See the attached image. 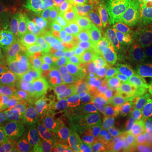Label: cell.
Here are the masks:
<instances>
[{"label":"cell","instance_id":"10","mask_svg":"<svg viewBox=\"0 0 152 152\" xmlns=\"http://www.w3.org/2000/svg\"><path fill=\"white\" fill-rule=\"evenodd\" d=\"M58 118L64 136L71 140L81 142V133L86 126L84 113L69 116L64 110H61L58 112Z\"/></svg>","mask_w":152,"mask_h":152},{"label":"cell","instance_id":"51","mask_svg":"<svg viewBox=\"0 0 152 152\" xmlns=\"http://www.w3.org/2000/svg\"><path fill=\"white\" fill-rule=\"evenodd\" d=\"M149 11H150V12L151 13V15H152V10H149Z\"/></svg>","mask_w":152,"mask_h":152},{"label":"cell","instance_id":"13","mask_svg":"<svg viewBox=\"0 0 152 152\" xmlns=\"http://www.w3.org/2000/svg\"><path fill=\"white\" fill-rule=\"evenodd\" d=\"M67 43L70 46L72 50H75L85 58L95 59L96 44L80 33H74L67 37Z\"/></svg>","mask_w":152,"mask_h":152},{"label":"cell","instance_id":"14","mask_svg":"<svg viewBox=\"0 0 152 152\" xmlns=\"http://www.w3.org/2000/svg\"><path fill=\"white\" fill-rule=\"evenodd\" d=\"M145 10H147L142 5L139 0L127 4L121 9L118 13H117L119 26L122 28L129 26Z\"/></svg>","mask_w":152,"mask_h":152},{"label":"cell","instance_id":"42","mask_svg":"<svg viewBox=\"0 0 152 152\" xmlns=\"http://www.w3.org/2000/svg\"><path fill=\"white\" fill-rule=\"evenodd\" d=\"M133 1L135 0H107L109 6V10L113 13H118L124 6Z\"/></svg>","mask_w":152,"mask_h":152},{"label":"cell","instance_id":"16","mask_svg":"<svg viewBox=\"0 0 152 152\" xmlns=\"http://www.w3.org/2000/svg\"><path fill=\"white\" fill-rule=\"evenodd\" d=\"M84 118L86 124L93 126L100 130L104 131L107 134L108 126L104 118L103 110L102 107L97 106H86Z\"/></svg>","mask_w":152,"mask_h":152},{"label":"cell","instance_id":"25","mask_svg":"<svg viewBox=\"0 0 152 152\" xmlns=\"http://www.w3.org/2000/svg\"><path fill=\"white\" fill-rule=\"evenodd\" d=\"M102 94L114 101H131L133 99L132 96L126 91L124 84L111 87Z\"/></svg>","mask_w":152,"mask_h":152},{"label":"cell","instance_id":"17","mask_svg":"<svg viewBox=\"0 0 152 152\" xmlns=\"http://www.w3.org/2000/svg\"><path fill=\"white\" fill-rule=\"evenodd\" d=\"M105 14L96 15L88 19L82 23L80 26L82 34L92 40L98 48L100 47V25Z\"/></svg>","mask_w":152,"mask_h":152},{"label":"cell","instance_id":"34","mask_svg":"<svg viewBox=\"0 0 152 152\" xmlns=\"http://www.w3.org/2000/svg\"><path fill=\"white\" fill-rule=\"evenodd\" d=\"M146 70L141 69H135L134 72L129 76L124 83L127 86H139L144 84Z\"/></svg>","mask_w":152,"mask_h":152},{"label":"cell","instance_id":"28","mask_svg":"<svg viewBox=\"0 0 152 152\" xmlns=\"http://www.w3.org/2000/svg\"><path fill=\"white\" fill-rule=\"evenodd\" d=\"M130 113L134 118H137L139 115L143 113L144 112H146V111H149L151 109V102L147 96L142 98V99L133 98L130 101Z\"/></svg>","mask_w":152,"mask_h":152},{"label":"cell","instance_id":"44","mask_svg":"<svg viewBox=\"0 0 152 152\" xmlns=\"http://www.w3.org/2000/svg\"><path fill=\"white\" fill-rule=\"evenodd\" d=\"M114 100L111 99V98L107 97L106 96H104L102 94H101V96H100V102H99V105H100V107H102V109H106L107 107H108L110 106V104L113 102Z\"/></svg>","mask_w":152,"mask_h":152},{"label":"cell","instance_id":"9","mask_svg":"<svg viewBox=\"0 0 152 152\" xmlns=\"http://www.w3.org/2000/svg\"><path fill=\"white\" fill-rule=\"evenodd\" d=\"M123 29L135 46L151 42L152 38L151 13L145 10L129 26Z\"/></svg>","mask_w":152,"mask_h":152},{"label":"cell","instance_id":"43","mask_svg":"<svg viewBox=\"0 0 152 152\" xmlns=\"http://www.w3.org/2000/svg\"><path fill=\"white\" fill-rule=\"evenodd\" d=\"M127 58L129 60L131 63L134 65V67L138 68V69H141L146 70V66L145 64L144 61H143L141 57L140 56V54L136 51L131 53L129 55H127Z\"/></svg>","mask_w":152,"mask_h":152},{"label":"cell","instance_id":"8","mask_svg":"<svg viewBox=\"0 0 152 152\" xmlns=\"http://www.w3.org/2000/svg\"><path fill=\"white\" fill-rule=\"evenodd\" d=\"M39 26H33L22 34L19 47V60L32 73L36 72Z\"/></svg>","mask_w":152,"mask_h":152},{"label":"cell","instance_id":"15","mask_svg":"<svg viewBox=\"0 0 152 152\" xmlns=\"http://www.w3.org/2000/svg\"><path fill=\"white\" fill-rule=\"evenodd\" d=\"M119 27V23L118 20L117 13L111 11L107 12L104 15L100 25V46L105 42L111 41L117 29Z\"/></svg>","mask_w":152,"mask_h":152},{"label":"cell","instance_id":"40","mask_svg":"<svg viewBox=\"0 0 152 152\" xmlns=\"http://www.w3.org/2000/svg\"><path fill=\"white\" fill-rule=\"evenodd\" d=\"M101 64L110 75H112L113 76L120 80L119 64L114 63V62H110V61H102V60Z\"/></svg>","mask_w":152,"mask_h":152},{"label":"cell","instance_id":"3","mask_svg":"<svg viewBox=\"0 0 152 152\" xmlns=\"http://www.w3.org/2000/svg\"><path fill=\"white\" fill-rule=\"evenodd\" d=\"M31 118L36 122L37 135L46 149L55 145L64 135L58 111L53 104L42 102L34 109Z\"/></svg>","mask_w":152,"mask_h":152},{"label":"cell","instance_id":"38","mask_svg":"<svg viewBox=\"0 0 152 152\" xmlns=\"http://www.w3.org/2000/svg\"><path fill=\"white\" fill-rule=\"evenodd\" d=\"M120 67V80L124 82L130 75L134 72V65L131 63L129 60L125 58L119 64Z\"/></svg>","mask_w":152,"mask_h":152},{"label":"cell","instance_id":"32","mask_svg":"<svg viewBox=\"0 0 152 152\" xmlns=\"http://www.w3.org/2000/svg\"><path fill=\"white\" fill-rule=\"evenodd\" d=\"M91 82L88 76L86 71H78L75 72V77L73 80V86L75 89L83 91Z\"/></svg>","mask_w":152,"mask_h":152},{"label":"cell","instance_id":"11","mask_svg":"<svg viewBox=\"0 0 152 152\" xmlns=\"http://www.w3.org/2000/svg\"><path fill=\"white\" fill-rule=\"evenodd\" d=\"M19 140L23 142L34 152H42L46 149L36 133V122L30 118L15 126Z\"/></svg>","mask_w":152,"mask_h":152},{"label":"cell","instance_id":"39","mask_svg":"<svg viewBox=\"0 0 152 152\" xmlns=\"http://www.w3.org/2000/svg\"><path fill=\"white\" fill-rule=\"evenodd\" d=\"M0 152H34L20 140H17L7 146L0 148Z\"/></svg>","mask_w":152,"mask_h":152},{"label":"cell","instance_id":"30","mask_svg":"<svg viewBox=\"0 0 152 152\" xmlns=\"http://www.w3.org/2000/svg\"><path fill=\"white\" fill-rule=\"evenodd\" d=\"M94 152H124V151L114 137L107 135Z\"/></svg>","mask_w":152,"mask_h":152},{"label":"cell","instance_id":"41","mask_svg":"<svg viewBox=\"0 0 152 152\" xmlns=\"http://www.w3.org/2000/svg\"><path fill=\"white\" fill-rule=\"evenodd\" d=\"M136 124L145 126L152 129V110H149L146 112H144L143 113L139 115L135 118Z\"/></svg>","mask_w":152,"mask_h":152},{"label":"cell","instance_id":"19","mask_svg":"<svg viewBox=\"0 0 152 152\" xmlns=\"http://www.w3.org/2000/svg\"><path fill=\"white\" fill-rule=\"evenodd\" d=\"M110 10L107 0H92L91 2L85 3L80 11V22L83 23L96 15L107 13Z\"/></svg>","mask_w":152,"mask_h":152},{"label":"cell","instance_id":"31","mask_svg":"<svg viewBox=\"0 0 152 152\" xmlns=\"http://www.w3.org/2000/svg\"><path fill=\"white\" fill-rule=\"evenodd\" d=\"M63 152H83L81 142L69 140L65 136H62L55 144Z\"/></svg>","mask_w":152,"mask_h":152},{"label":"cell","instance_id":"50","mask_svg":"<svg viewBox=\"0 0 152 152\" xmlns=\"http://www.w3.org/2000/svg\"><path fill=\"white\" fill-rule=\"evenodd\" d=\"M91 1H92V0H84L85 3H88V2H91Z\"/></svg>","mask_w":152,"mask_h":152},{"label":"cell","instance_id":"20","mask_svg":"<svg viewBox=\"0 0 152 152\" xmlns=\"http://www.w3.org/2000/svg\"><path fill=\"white\" fill-rule=\"evenodd\" d=\"M111 42L121 50L125 56L135 51V44L134 43L122 27H118L111 38Z\"/></svg>","mask_w":152,"mask_h":152},{"label":"cell","instance_id":"26","mask_svg":"<svg viewBox=\"0 0 152 152\" xmlns=\"http://www.w3.org/2000/svg\"><path fill=\"white\" fill-rule=\"evenodd\" d=\"M113 137H114L115 140L119 144L123 151H126L128 149H130L132 147L137 145V142H136L132 129L120 132Z\"/></svg>","mask_w":152,"mask_h":152},{"label":"cell","instance_id":"12","mask_svg":"<svg viewBox=\"0 0 152 152\" xmlns=\"http://www.w3.org/2000/svg\"><path fill=\"white\" fill-rule=\"evenodd\" d=\"M52 104L58 112L76 103H86V96L82 91L74 88H68L58 92L53 93Z\"/></svg>","mask_w":152,"mask_h":152},{"label":"cell","instance_id":"5","mask_svg":"<svg viewBox=\"0 0 152 152\" xmlns=\"http://www.w3.org/2000/svg\"><path fill=\"white\" fill-rule=\"evenodd\" d=\"M75 74L64 65L55 64L41 74L38 79L44 91L53 94L73 86Z\"/></svg>","mask_w":152,"mask_h":152},{"label":"cell","instance_id":"22","mask_svg":"<svg viewBox=\"0 0 152 152\" xmlns=\"http://www.w3.org/2000/svg\"><path fill=\"white\" fill-rule=\"evenodd\" d=\"M137 145L152 152V129L135 124L132 129Z\"/></svg>","mask_w":152,"mask_h":152},{"label":"cell","instance_id":"33","mask_svg":"<svg viewBox=\"0 0 152 152\" xmlns=\"http://www.w3.org/2000/svg\"><path fill=\"white\" fill-rule=\"evenodd\" d=\"M130 101H113L110 104L108 107L104 110L107 111L111 113L118 115V114L130 112Z\"/></svg>","mask_w":152,"mask_h":152},{"label":"cell","instance_id":"49","mask_svg":"<svg viewBox=\"0 0 152 152\" xmlns=\"http://www.w3.org/2000/svg\"><path fill=\"white\" fill-rule=\"evenodd\" d=\"M147 97L149 99V101H150V102H151V107L152 109V91H150L149 94H148V96H147Z\"/></svg>","mask_w":152,"mask_h":152},{"label":"cell","instance_id":"4","mask_svg":"<svg viewBox=\"0 0 152 152\" xmlns=\"http://www.w3.org/2000/svg\"><path fill=\"white\" fill-rule=\"evenodd\" d=\"M43 92L39 79L34 77L31 81L17 94L10 104L14 126L22 124L31 118L34 109L42 101Z\"/></svg>","mask_w":152,"mask_h":152},{"label":"cell","instance_id":"46","mask_svg":"<svg viewBox=\"0 0 152 152\" xmlns=\"http://www.w3.org/2000/svg\"><path fill=\"white\" fill-rule=\"evenodd\" d=\"M124 152H151L147 151L145 149L142 148L140 145H135V146L132 147L130 149H128L126 151H124Z\"/></svg>","mask_w":152,"mask_h":152},{"label":"cell","instance_id":"24","mask_svg":"<svg viewBox=\"0 0 152 152\" xmlns=\"http://www.w3.org/2000/svg\"><path fill=\"white\" fill-rule=\"evenodd\" d=\"M86 71L88 74L91 82L96 86H99L101 81L104 80L105 78L112 75L104 69L103 66L101 64V62L97 63L96 61L93 62L92 64L88 67V69Z\"/></svg>","mask_w":152,"mask_h":152},{"label":"cell","instance_id":"18","mask_svg":"<svg viewBox=\"0 0 152 152\" xmlns=\"http://www.w3.org/2000/svg\"><path fill=\"white\" fill-rule=\"evenodd\" d=\"M135 124V118L130 113L118 114L113 124L108 127L107 134L110 136H114L120 132L132 129Z\"/></svg>","mask_w":152,"mask_h":152},{"label":"cell","instance_id":"27","mask_svg":"<svg viewBox=\"0 0 152 152\" xmlns=\"http://www.w3.org/2000/svg\"><path fill=\"white\" fill-rule=\"evenodd\" d=\"M135 51L140 54L146 66L147 71L152 72V44L148 42L135 46Z\"/></svg>","mask_w":152,"mask_h":152},{"label":"cell","instance_id":"52","mask_svg":"<svg viewBox=\"0 0 152 152\" xmlns=\"http://www.w3.org/2000/svg\"><path fill=\"white\" fill-rule=\"evenodd\" d=\"M151 42V43L152 44V38H151V42Z\"/></svg>","mask_w":152,"mask_h":152},{"label":"cell","instance_id":"29","mask_svg":"<svg viewBox=\"0 0 152 152\" xmlns=\"http://www.w3.org/2000/svg\"><path fill=\"white\" fill-rule=\"evenodd\" d=\"M86 96V106H97L100 102L101 91L98 87L92 83H91L88 86L82 91Z\"/></svg>","mask_w":152,"mask_h":152},{"label":"cell","instance_id":"45","mask_svg":"<svg viewBox=\"0 0 152 152\" xmlns=\"http://www.w3.org/2000/svg\"><path fill=\"white\" fill-rule=\"evenodd\" d=\"M144 85L150 90V91H152V72L151 71H146Z\"/></svg>","mask_w":152,"mask_h":152},{"label":"cell","instance_id":"2","mask_svg":"<svg viewBox=\"0 0 152 152\" xmlns=\"http://www.w3.org/2000/svg\"><path fill=\"white\" fill-rule=\"evenodd\" d=\"M33 78L32 72L20 60H0V95L5 98L9 105Z\"/></svg>","mask_w":152,"mask_h":152},{"label":"cell","instance_id":"1","mask_svg":"<svg viewBox=\"0 0 152 152\" xmlns=\"http://www.w3.org/2000/svg\"><path fill=\"white\" fill-rule=\"evenodd\" d=\"M29 24L27 17L17 15L0 1V58L16 56L22 34Z\"/></svg>","mask_w":152,"mask_h":152},{"label":"cell","instance_id":"23","mask_svg":"<svg viewBox=\"0 0 152 152\" xmlns=\"http://www.w3.org/2000/svg\"><path fill=\"white\" fill-rule=\"evenodd\" d=\"M102 61H110L120 64L125 58V54L111 42L102 44L100 47Z\"/></svg>","mask_w":152,"mask_h":152},{"label":"cell","instance_id":"35","mask_svg":"<svg viewBox=\"0 0 152 152\" xmlns=\"http://www.w3.org/2000/svg\"><path fill=\"white\" fill-rule=\"evenodd\" d=\"M124 86L126 91L130 94L132 97L136 99L146 97L150 92V90L144 84L139 86H127L124 84Z\"/></svg>","mask_w":152,"mask_h":152},{"label":"cell","instance_id":"6","mask_svg":"<svg viewBox=\"0 0 152 152\" xmlns=\"http://www.w3.org/2000/svg\"><path fill=\"white\" fill-rule=\"evenodd\" d=\"M53 37V32L50 29L39 26L36 64V74L38 76L55 64Z\"/></svg>","mask_w":152,"mask_h":152},{"label":"cell","instance_id":"47","mask_svg":"<svg viewBox=\"0 0 152 152\" xmlns=\"http://www.w3.org/2000/svg\"><path fill=\"white\" fill-rule=\"evenodd\" d=\"M42 152H63V151L56 145H53L51 146L48 147L47 149H45Z\"/></svg>","mask_w":152,"mask_h":152},{"label":"cell","instance_id":"36","mask_svg":"<svg viewBox=\"0 0 152 152\" xmlns=\"http://www.w3.org/2000/svg\"><path fill=\"white\" fill-rule=\"evenodd\" d=\"M12 124V117H10L9 113L7 112L3 98L0 95V129H10Z\"/></svg>","mask_w":152,"mask_h":152},{"label":"cell","instance_id":"48","mask_svg":"<svg viewBox=\"0 0 152 152\" xmlns=\"http://www.w3.org/2000/svg\"><path fill=\"white\" fill-rule=\"evenodd\" d=\"M147 10H152V0H139Z\"/></svg>","mask_w":152,"mask_h":152},{"label":"cell","instance_id":"37","mask_svg":"<svg viewBox=\"0 0 152 152\" xmlns=\"http://www.w3.org/2000/svg\"><path fill=\"white\" fill-rule=\"evenodd\" d=\"M18 137L14 134L10 129H0V148L7 146L10 144L17 141Z\"/></svg>","mask_w":152,"mask_h":152},{"label":"cell","instance_id":"7","mask_svg":"<svg viewBox=\"0 0 152 152\" xmlns=\"http://www.w3.org/2000/svg\"><path fill=\"white\" fill-rule=\"evenodd\" d=\"M84 4V0H53L48 13L51 16L78 30L82 25L80 15Z\"/></svg>","mask_w":152,"mask_h":152},{"label":"cell","instance_id":"21","mask_svg":"<svg viewBox=\"0 0 152 152\" xmlns=\"http://www.w3.org/2000/svg\"><path fill=\"white\" fill-rule=\"evenodd\" d=\"M53 42L55 64L64 65L71 58L72 49L70 46L67 42L61 41L55 34H53Z\"/></svg>","mask_w":152,"mask_h":152}]
</instances>
